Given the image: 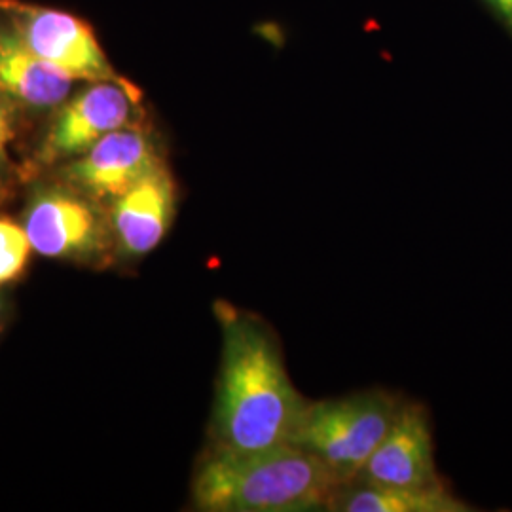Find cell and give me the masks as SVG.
<instances>
[{
    "label": "cell",
    "mask_w": 512,
    "mask_h": 512,
    "mask_svg": "<svg viewBox=\"0 0 512 512\" xmlns=\"http://www.w3.org/2000/svg\"><path fill=\"white\" fill-rule=\"evenodd\" d=\"M220 325L213 446L253 452L293 444L311 401L294 387L279 338L264 321L232 306L220 310Z\"/></svg>",
    "instance_id": "1"
},
{
    "label": "cell",
    "mask_w": 512,
    "mask_h": 512,
    "mask_svg": "<svg viewBox=\"0 0 512 512\" xmlns=\"http://www.w3.org/2000/svg\"><path fill=\"white\" fill-rule=\"evenodd\" d=\"M340 486L296 444L253 452L213 446L194 476L192 501L205 512L330 511Z\"/></svg>",
    "instance_id": "2"
},
{
    "label": "cell",
    "mask_w": 512,
    "mask_h": 512,
    "mask_svg": "<svg viewBox=\"0 0 512 512\" xmlns=\"http://www.w3.org/2000/svg\"><path fill=\"white\" fill-rule=\"evenodd\" d=\"M403 403L382 389L310 403L293 444L319 459L344 486L361 475Z\"/></svg>",
    "instance_id": "3"
},
{
    "label": "cell",
    "mask_w": 512,
    "mask_h": 512,
    "mask_svg": "<svg viewBox=\"0 0 512 512\" xmlns=\"http://www.w3.org/2000/svg\"><path fill=\"white\" fill-rule=\"evenodd\" d=\"M2 6L27 46L73 82L124 80L112 69L109 57L82 19L54 8L19 2H4Z\"/></svg>",
    "instance_id": "4"
},
{
    "label": "cell",
    "mask_w": 512,
    "mask_h": 512,
    "mask_svg": "<svg viewBox=\"0 0 512 512\" xmlns=\"http://www.w3.org/2000/svg\"><path fill=\"white\" fill-rule=\"evenodd\" d=\"M137 103L139 93L126 80L93 82L59 110L40 158L55 162L84 154L112 131L129 128Z\"/></svg>",
    "instance_id": "5"
},
{
    "label": "cell",
    "mask_w": 512,
    "mask_h": 512,
    "mask_svg": "<svg viewBox=\"0 0 512 512\" xmlns=\"http://www.w3.org/2000/svg\"><path fill=\"white\" fill-rule=\"evenodd\" d=\"M355 480L404 488L446 484L435 465L433 427L423 404L403 403L391 429Z\"/></svg>",
    "instance_id": "6"
},
{
    "label": "cell",
    "mask_w": 512,
    "mask_h": 512,
    "mask_svg": "<svg viewBox=\"0 0 512 512\" xmlns=\"http://www.w3.org/2000/svg\"><path fill=\"white\" fill-rule=\"evenodd\" d=\"M162 167L164 158L152 137L143 129L129 126L112 131L80 154L69 165L67 175L95 198L116 200Z\"/></svg>",
    "instance_id": "7"
},
{
    "label": "cell",
    "mask_w": 512,
    "mask_h": 512,
    "mask_svg": "<svg viewBox=\"0 0 512 512\" xmlns=\"http://www.w3.org/2000/svg\"><path fill=\"white\" fill-rule=\"evenodd\" d=\"M177 207V188L167 167L118 196L112 207L114 232L131 256L148 255L165 238Z\"/></svg>",
    "instance_id": "8"
},
{
    "label": "cell",
    "mask_w": 512,
    "mask_h": 512,
    "mask_svg": "<svg viewBox=\"0 0 512 512\" xmlns=\"http://www.w3.org/2000/svg\"><path fill=\"white\" fill-rule=\"evenodd\" d=\"M23 228L33 251L52 258L88 253L99 238V224L90 205L63 192L40 196L31 205Z\"/></svg>",
    "instance_id": "9"
},
{
    "label": "cell",
    "mask_w": 512,
    "mask_h": 512,
    "mask_svg": "<svg viewBox=\"0 0 512 512\" xmlns=\"http://www.w3.org/2000/svg\"><path fill=\"white\" fill-rule=\"evenodd\" d=\"M73 80L38 57L16 27L0 25V92L25 107L50 109L67 101Z\"/></svg>",
    "instance_id": "10"
},
{
    "label": "cell",
    "mask_w": 512,
    "mask_h": 512,
    "mask_svg": "<svg viewBox=\"0 0 512 512\" xmlns=\"http://www.w3.org/2000/svg\"><path fill=\"white\" fill-rule=\"evenodd\" d=\"M330 511L336 512H469L473 507L459 499L446 484L427 488L382 486L353 480L340 486Z\"/></svg>",
    "instance_id": "11"
},
{
    "label": "cell",
    "mask_w": 512,
    "mask_h": 512,
    "mask_svg": "<svg viewBox=\"0 0 512 512\" xmlns=\"http://www.w3.org/2000/svg\"><path fill=\"white\" fill-rule=\"evenodd\" d=\"M33 245L25 228L0 219V285H6L25 272Z\"/></svg>",
    "instance_id": "12"
},
{
    "label": "cell",
    "mask_w": 512,
    "mask_h": 512,
    "mask_svg": "<svg viewBox=\"0 0 512 512\" xmlns=\"http://www.w3.org/2000/svg\"><path fill=\"white\" fill-rule=\"evenodd\" d=\"M14 131H12V122H10V114L8 110L4 109V105L0 103V162L6 156V148L8 143L12 141Z\"/></svg>",
    "instance_id": "13"
},
{
    "label": "cell",
    "mask_w": 512,
    "mask_h": 512,
    "mask_svg": "<svg viewBox=\"0 0 512 512\" xmlns=\"http://www.w3.org/2000/svg\"><path fill=\"white\" fill-rule=\"evenodd\" d=\"M484 2L512 31V0H484Z\"/></svg>",
    "instance_id": "14"
},
{
    "label": "cell",
    "mask_w": 512,
    "mask_h": 512,
    "mask_svg": "<svg viewBox=\"0 0 512 512\" xmlns=\"http://www.w3.org/2000/svg\"><path fill=\"white\" fill-rule=\"evenodd\" d=\"M0 310H2V304H0Z\"/></svg>",
    "instance_id": "15"
}]
</instances>
